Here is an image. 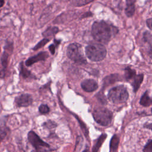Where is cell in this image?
<instances>
[{
    "instance_id": "5b68a950",
    "label": "cell",
    "mask_w": 152,
    "mask_h": 152,
    "mask_svg": "<svg viewBox=\"0 0 152 152\" xmlns=\"http://www.w3.org/2000/svg\"><path fill=\"white\" fill-rule=\"evenodd\" d=\"M67 56L78 64H86V59L82 52L81 46L77 43H74L68 45L66 49Z\"/></svg>"
},
{
    "instance_id": "7402d4cb",
    "label": "cell",
    "mask_w": 152,
    "mask_h": 152,
    "mask_svg": "<svg viewBox=\"0 0 152 152\" xmlns=\"http://www.w3.org/2000/svg\"><path fill=\"white\" fill-rule=\"evenodd\" d=\"M49 107L47 104H42L39 107V111L42 114H47L49 112Z\"/></svg>"
},
{
    "instance_id": "52a82bcc",
    "label": "cell",
    "mask_w": 152,
    "mask_h": 152,
    "mask_svg": "<svg viewBox=\"0 0 152 152\" xmlns=\"http://www.w3.org/2000/svg\"><path fill=\"white\" fill-rule=\"evenodd\" d=\"M12 50V43L7 42L4 48V51L1 57V64L2 69L0 71V78H3L5 77L6 74V69L8 66V58L10 53Z\"/></svg>"
},
{
    "instance_id": "484cf974",
    "label": "cell",
    "mask_w": 152,
    "mask_h": 152,
    "mask_svg": "<svg viewBox=\"0 0 152 152\" xmlns=\"http://www.w3.org/2000/svg\"><path fill=\"white\" fill-rule=\"evenodd\" d=\"M93 1H90V0H81V1H74L73 2L76 6H81V5H86Z\"/></svg>"
},
{
    "instance_id": "e0dca14e",
    "label": "cell",
    "mask_w": 152,
    "mask_h": 152,
    "mask_svg": "<svg viewBox=\"0 0 152 152\" xmlns=\"http://www.w3.org/2000/svg\"><path fill=\"white\" fill-rule=\"evenodd\" d=\"M58 31L59 29L57 27H49L42 33V36L45 37V38H47L48 37L54 36L58 32Z\"/></svg>"
},
{
    "instance_id": "4316f807",
    "label": "cell",
    "mask_w": 152,
    "mask_h": 152,
    "mask_svg": "<svg viewBox=\"0 0 152 152\" xmlns=\"http://www.w3.org/2000/svg\"><path fill=\"white\" fill-rule=\"evenodd\" d=\"M43 126H46L48 128H52L56 126V124L55 122L51 121H48L43 124Z\"/></svg>"
},
{
    "instance_id": "ffe728a7",
    "label": "cell",
    "mask_w": 152,
    "mask_h": 152,
    "mask_svg": "<svg viewBox=\"0 0 152 152\" xmlns=\"http://www.w3.org/2000/svg\"><path fill=\"white\" fill-rule=\"evenodd\" d=\"M125 78L126 80H130L133 79L134 77L136 75V72L134 69L131 68L129 66H127L125 68Z\"/></svg>"
},
{
    "instance_id": "603a6c76",
    "label": "cell",
    "mask_w": 152,
    "mask_h": 152,
    "mask_svg": "<svg viewBox=\"0 0 152 152\" xmlns=\"http://www.w3.org/2000/svg\"><path fill=\"white\" fill-rule=\"evenodd\" d=\"M143 152H152V140L150 139L144 145L143 149Z\"/></svg>"
},
{
    "instance_id": "5bb4252c",
    "label": "cell",
    "mask_w": 152,
    "mask_h": 152,
    "mask_svg": "<svg viewBox=\"0 0 152 152\" xmlns=\"http://www.w3.org/2000/svg\"><path fill=\"white\" fill-rule=\"evenodd\" d=\"M106 137H107V135L106 134H102L99 137V138L96 140V143L94 144V145H93V147L92 148L91 152H98L99 148L103 144V142L105 141Z\"/></svg>"
},
{
    "instance_id": "ba28073f",
    "label": "cell",
    "mask_w": 152,
    "mask_h": 152,
    "mask_svg": "<svg viewBox=\"0 0 152 152\" xmlns=\"http://www.w3.org/2000/svg\"><path fill=\"white\" fill-rule=\"evenodd\" d=\"M33 103V98L30 94H23L15 99V103L17 107H27Z\"/></svg>"
},
{
    "instance_id": "30bf717a",
    "label": "cell",
    "mask_w": 152,
    "mask_h": 152,
    "mask_svg": "<svg viewBox=\"0 0 152 152\" xmlns=\"http://www.w3.org/2000/svg\"><path fill=\"white\" fill-rule=\"evenodd\" d=\"M81 87L85 91L92 92L98 88V84L97 82L93 79H87L81 82Z\"/></svg>"
},
{
    "instance_id": "9c48e42d",
    "label": "cell",
    "mask_w": 152,
    "mask_h": 152,
    "mask_svg": "<svg viewBox=\"0 0 152 152\" xmlns=\"http://www.w3.org/2000/svg\"><path fill=\"white\" fill-rule=\"evenodd\" d=\"M49 56L48 53L47 52H40L38 54L31 56L28 59H27L25 62V65L27 66H30L33 64L39 62L45 61Z\"/></svg>"
},
{
    "instance_id": "44dd1931",
    "label": "cell",
    "mask_w": 152,
    "mask_h": 152,
    "mask_svg": "<svg viewBox=\"0 0 152 152\" xmlns=\"http://www.w3.org/2000/svg\"><path fill=\"white\" fill-rule=\"evenodd\" d=\"M49 42V39H48V38H44L43 39H42V40H40L39 42H38L36 45L33 48V49L34 50H36L41 48H42L43 46H44L48 42Z\"/></svg>"
},
{
    "instance_id": "1f68e13d",
    "label": "cell",
    "mask_w": 152,
    "mask_h": 152,
    "mask_svg": "<svg viewBox=\"0 0 152 152\" xmlns=\"http://www.w3.org/2000/svg\"><path fill=\"white\" fill-rule=\"evenodd\" d=\"M4 3H5V1H3V0H0V8H1V7L4 5Z\"/></svg>"
},
{
    "instance_id": "2e32d148",
    "label": "cell",
    "mask_w": 152,
    "mask_h": 152,
    "mask_svg": "<svg viewBox=\"0 0 152 152\" xmlns=\"http://www.w3.org/2000/svg\"><path fill=\"white\" fill-rule=\"evenodd\" d=\"M140 103L143 106L147 107L151 104V99L148 94V91L147 90L145 91V93L142 95L140 100Z\"/></svg>"
},
{
    "instance_id": "277c9868",
    "label": "cell",
    "mask_w": 152,
    "mask_h": 152,
    "mask_svg": "<svg viewBox=\"0 0 152 152\" xmlns=\"http://www.w3.org/2000/svg\"><path fill=\"white\" fill-rule=\"evenodd\" d=\"M27 138L34 148V151L32 152H49L54 150L49 144L43 141L33 131L28 132Z\"/></svg>"
},
{
    "instance_id": "9a60e30c",
    "label": "cell",
    "mask_w": 152,
    "mask_h": 152,
    "mask_svg": "<svg viewBox=\"0 0 152 152\" xmlns=\"http://www.w3.org/2000/svg\"><path fill=\"white\" fill-rule=\"evenodd\" d=\"M20 75L24 79L33 78V75L31 72L24 66L23 62L20 64Z\"/></svg>"
},
{
    "instance_id": "8992f818",
    "label": "cell",
    "mask_w": 152,
    "mask_h": 152,
    "mask_svg": "<svg viewBox=\"0 0 152 152\" xmlns=\"http://www.w3.org/2000/svg\"><path fill=\"white\" fill-rule=\"evenodd\" d=\"M93 117L94 121L99 125L106 126L109 125L112 120V112L104 107L96 108L93 112Z\"/></svg>"
},
{
    "instance_id": "83f0119b",
    "label": "cell",
    "mask_w": 152,
    "mask_h": 152,
    "mask_svg": "<svg viewBox=\"0 0 152 152\" xmlns=\"http://www.w3.org/2000/svg\"><path fill=\"white\" fill-rule=\"evenodd\" d=\"M97 98L99 99V100L103 104H104V103H106V98L104 96L103 94H100V93H98L97 94Z\"/></svg>"
},
{
    "instance_id": "7c38bea8",
    "label": "cell",
    "mask_w": 152,
    "mask_h": 152,
    "mask_svg": "<svg viewBox=\"0 0 152 152\" xmlns=\"http://www.w3.org/2000/svg\"><path fill=\"white\" fill-rule=\"evenodd\" d=\"M144 78V75L141 74L135 75L133 78V81L132 83V86L133 87L134 91L135 93L140 88Z\"/></svg>"
},
{
    "instance_id": "d6986e66",
    "label": "cell",
    "mask_w": 152,
    "mask_h": 152,
    "mask_svg": "<svg viewBox=\"0 0 152 152\" xmlns=\"http://www.w3.org/2000/svg\"><path fill=\"white\" fill-rule=\"evenodd\" d=\"M9 131L8 128L6 124L4 122L0 123V142L4 140L7 137L8 132Z\"/></svg>"
},
{
    "instance_id": "f1b7e54d",
    "label": "cell",
    "mask_w": 152,
    "mask_h": 152,
    "mask_svg": "<svg viewBox=\"0 0 152 152\" xmlns=\"http://www.w3.org/2000/svg\"><path fill=\"white\" fill-rule=\"evenodd\" d=\"M56 46H55L54 45H50L49 46V50L50 51L52 55H53L55 53V48H56Z\"/></svg>"
},
{
    "instance_id": "f546056e",
    "label": "cell",
    "mask_w": 152,
    "mask_h": 152,
    "mask_svg": "<svg viewBox=\"0 0 152 152\" xmlns=\"http://www.w3.org/2000/svg\"><path fill=\"white\" fill-rule=\"evenodd\" d=\"M151 21H152V20L151 18L147 19V26L148 27V28L151 30Z\"/></svg>"
},
{
    "instance_id": "d6a6232c",
    "label": "cell",
    "mask_w": 152,
    "mask_h": 152,
    "mask_svg": "<svg viewBox=\"0 0 152 152\" xmlns=\"http://www.w3.org/2000/svg\"><path fill=\"white\" fill-rule=\"evenodd\" d=\"M83 152H90V151L89 150L88 148H86L84 149V150Z\"/></svg>"
},
{
    "instance_id": "4fadbf2b",
    "label": "cell",
    "mask_w": 152,
    "mask_h": 152,
    "mask_svg": "<svg viewBox=\"0 0 152 152\" xmlns=\"http://www.w3.org/2000/svg\"><path fill=\"white\" fill-rule=\"evenodd\" d=\"M119 143V138L117 135H113L112 137L110 145H109V152H116Z\"/></svg>"
},
{
    "instance_id": "836d02e7",
    "label": "cell",
    "mask_w": 152,
    "mask_h": 152,
    "mask_svg": "<svg viewBox=\"0 0 152 152\" xmlns=\"http://www.w3.org/2000/svg\"><path fill=\"white\" fill-rule=\"evenodd\" d=\"M0 51H1V48H0Z\"/></svg>"
},
{
    "instance_id": "8fae6325",
    "label": "cell",
    "mask_w": 152,
    "mask_h": 152,
    "mask_svg": "<svg viewBox=\"0 0 152 152\" xmlns=\"http://www.w3.org/2000/svg\"><path fill=\"white\" fill-rule=\"evenodd\" d=\"M135 1L128 0L126 1V8H125V14L128 17H131L133 16L135 12Z\"/></svg>"
},
{
    "instance_id": "4dcf8cb0",
    "label": "cell",
    "mask_w": 152,
    "mask_h": 152,
    "mask_svg": "<svg viewBox=\"0 0 152 152\" xmlns=\"http://www.w3.org/2000/svg\"><path fill=\"white\" fill-rule=\"evenodd\" d=\"M144 127L146 128H148L149 129H151V123H149L148 124H146L144 125Z\"/></svg>"
},
{
    "instance_id": "cb8c5ba5",
    "label": "cell",
    "mask_w": 152,
    "mask_h": 152,
    "mask_svg": "<svg viewBox=\"0 0 152 152\" xmlns=\"http://www.w3.org/2000/svg\"><path fill=\"white\" fill-rule=\"evenodd\" d=\"M143 40L144 42H147L151 46V34L150 32L146 31L143 34Z\"/></svg>"
},
{
    "instance_id": "3957f363",
    "label": "cell",
    "mask_w": 152,
    "mask_h": 152,
    "mask_svg": "<svg viewBox=\"0 0 152 152\" xmlns=\"http://www.w3.org/2000/svg\"><path fill=\"white\" fill-rule=\"evenodd\" d=\"M107 97L112 103L119 104L125 102L129 97V94L126 87L121 85L112 88L108 92Z\"/></svg>"
},
{
    "instance_id": "6da1fadb",
    "label": "cell",
    "mask_w": 152,
    "mask_h": 152,
    "mask_svg": "<svg viewBox=\"0 0 152 152\" xmlns=\"http://www.w3.org/2000/svg\"><path fill=\"white\" fill-rule=\"evenodd\" d=\"M118 31L117 28L103 20L94 21L91 27V35L100 44H107L112 36Z\"/></svg>"
},
{
    "instance_id": "7a4b0ae2",
    "label": "cell",
    "mask_w": 152,
    "mask_h": 152,
    "mask_svg": "<svg viewBox=\"0 0 152 152\" xmlns=\"http://www.w3.org/2000/svg\"><path fill=\"white\" fill-rule=\"evenodd\" d=\"M87 57L94 62L102 61L106 55L105 47L99 43H91L86 47Z\"/></svg>"
},
{
    "instance_id": "ac0fdd59",
    "label": "cell",
    "mask_w": 152,
    "mask_h": 152,
    "mask_svg": "<svg viewBox=\"0 0 152 152\" xmlns=\"http://www.w3.org/2000/svg\"><path fill=\"white\" fill-rule=\"evenodd\" d=\"M119 80V75L118 74H112L110 75H108L104 79V86H107L110 84H113L115 83L116 81H118Z\"/></svg>"
},
{
    "instance_id": "d4e9b609",
    "label": "cell",
    "mask_w": 152,
    "mask_h": 152,
    "mask_svg": "<svg viewBox=\"0 0 152 152\" xmlns=\"http://www.w3.org/2000/svg\"><path fill=\"white\" fill-rule=\"evenodd\" d=\"M75 117L77 118V119H78V122L80 123V126H81V129H82V131H83V133L84 134L85 136L88 137V129H87V127H86V125L81 121H80V120L78 118L77 116H75Z\"/></svg>"
}]
</instances>
